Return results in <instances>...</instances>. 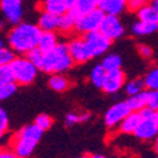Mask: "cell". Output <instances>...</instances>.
Here are the masks:
<instances>
[{"label": "cell", "mask_w": 158, "mask_h": 158, "mask_svg": "<svg viewBox=\"0 0 158 158\" xmlns=\"http://www.w3.org/2000/svg\"><path fill=\"white\" fill-rule=\"evenodd\" d=\"M90 114L89 113H81V114H77V113H69L66 115V125L67 127H71V125H75V124H78V123H84V122H87L90 119Z\"/></svg>", "instance_id": "obj_27"}, {"label": "cell", "mask_w": 158, "mask_h": 158, "mask_svg": "<svg viewBox=\"0 0 158 158\" xmlns=\"http://www.w3.org/2000/svg\"><path fill=\"white\" fill-rule=\"evenodd\" d=\"M17 91V82L10 81L0 86V100H5L13 96Z\"/></svg>", "instance_id": "obj_29"}, {"label": "cell", "mask_w": 158, "mask_h": 158, "mask_svg": "<svg viewBox=\"0 0 158 158\" xmlns=\"http://www.w3.org/2000/svg\"><path fill=\"white\" fill-rule=\"evenodd\" d=\"M104 17H105V13L99 8L90 10L76 19V31L80 32L81 34L99 31Z\"/></svg>", "instance_id": "obj_6"}, {"label": "cell", "mask_w": 158, "mask_h": 158, "mask_svg": "<svg viewBox=\"0 0 158 158\" xmlns=\"http://www.w3.org/2000/svg\"><path fill=\"white\" fill-rule=\"evenodd\" d=\"M13 80L17 85H31L37 77L39 69L25 56L15 57L10 63Z\"/></svg>", "instance_id": "obj_4"}, {"label": "cell", "mask_w": 158, "mask_h": 158, "mask_svg": "<svg viewBox=\"0 0 158 158\" xmlns=\"http://www.w3.org/2000/svg\"><path fill=\"white\" fill-rule=\"evenodd\" d=\"M57 41H58L57 35H56V33L53 31H42L37 47L42 52H48V51H51L52 48H55L58 44Z\"/></svg>", "instance_id": "obj_18"}, {"label": "cell", "mask_w": 158, "mask_h": 158, "mask_svg": "<svg viewBox=\"0 0 158 158\" xmlns=\"http://www.w3.org/2000/svg\"><path fill=\"white\" fill-rule=\"evenodd\" d=\"M157 122H158V110H157Z\"/></svg>", "instance_id": "obj_43"}, {"label": "cell", "mask_w": 158, "mask_h": 158, "mask_svg": "<svg viewBox=\"0 0 158 158\" xmlns=\"http://www.w3.org/2000/svg\"><path fill=\"white\" fill-rule=\"evenodd\" d=\"M98 8L101 9L105 14L119 15L125 10L127 2L125 0H99Z\"/></svg>", "instance_id": "obj_13"}, {"label": "cell", "mask_w": 158, "mask_h": 158, "mask_svg": "<svg viewBox=\"0 0 158 158\" xmlns=\"http://www.w3.org/2000/svg\"><path fill=\"white\" fill-rule=\"evenodd\" d=\"M124 89L128 96L139 94L146 89V85H144V80L142 78H134V80H130L127 84H124Z\"/></svg>", "instance_id": "obj_26"}, {"label": "cell", "mask_w": 158, "mask_h": 158, "mask_svg": "<svg viewBox=\"0 0 158 158\" xmlns=\"http://www.w3.org/2000/svg\"><path fill=\"white\" fill-rule=\"evenodd\" d=\"M42 134L43 130L38 128L35 124L22 128L13 137L11 140V149L14 151L15 157H20V158L29 157L37 148L39 140L42 138Z\"/></svg>", "instance_id": "obj_3"}, {"label": "cell", "mask_w": 158, "mask_h": 158, "mask_svg": "<svg viewBox=\"0 0 158 158\" xmlns=\"http://www.w3.org/2000/svg\"><path fill=\"white\" fill-rule=\"evenodd\" d=\"M8 128H9V118H8L6 113L0 108V130L5 133Z\"/></svg>", "instance_id": "obj_37"}, {"label": "cell", "mask_w": 158, "mask_h": 158, "mask_svg": "<svg viewBox=\"0 0 158 158\" xmlns=\"http://www.w3.org/2000/svg\"><path fill=\"white\" fill-rule=\"evenodd\" d=\"M139 120H140L139 113L138 111H130L119 124V130L124 134H133L138 127V124H139Z\"/></svg>", "instance_id": "obj_14"}, {"label": "cell", "mask_w": 158, "mask_h": 158, "mask_svg": "<svg viewBox=\"0 0 158 158\" xmlns=\"http://www.w3.org/2000/svg\"><path fill=\"white\" fill-rule=\"evenodd\" d=\"M148 101H149V90L147 91L143 90L139 94L129 96V99L127 100L131 111H139L140 109L148 106Z\"/></svg>", "instance_id": "obj_19"}, {"label": "cell", "mask_w": 158, "mask_h": 158, "mask_svg": "<svg viewBox=\"0 0 158 158\" xmlns=\"http://www.w3.org/2000/svg\"><path fill=\"white\" fill-rule=\"evenodd\" d=\"M42 8L46 11L53 13L56 15H61L70 10V4L67 0H43Z\"/></svg>", "instance_id": "obj_15"}, {"label": "cell", "mask_w": 158, "mask_h": 158, "mask_svg": "<svg viewBox=\"0 0 158 158\" xmlns=\"http://www.w3.org/2000/svg\"><path fill=\"white\" fill-rule=\"evenodd\" d=\"M75 64L67 44H57L48 52H43L39 70L46 73H63Z\"/></svg>", "instance_id": "obj_2"}, {"label": "cell", "mask_w": 158, "mask_h": 158, "mask_svg": "<svg viewBox=\"0 0 158 158\" xmlns=\"http://www.w3.org/2000/svg\"><path fill=\"white\" fill-rule=\"evenodd\" d=\"M52 123H53V120H52V118H51L49 115H47V114L38 115V116L35 118V122H34V124H35L38 128H41L43 131L47 130V129H49L51 125H52Z\"/></svg>", "instance_id": "obj_31"}, {"label": "cell", "mask_w": 158, "mask_h": 158, "mask_svg": "<svg viewBox=\"0 0 158 158\" xmlns=\"http://www.w3.org/2000/svg\"><path fill=\"white\" fill-rule=\"evenodd\" d=\"M101 66L105 69V71H114L122 69V57L118 56L115 53H110L108 56H105L101 61Z\"/></svg>", "instance_id": "obj_24"}, {"label": "cell", "mask_w": 158, "mask_h": 158, "mask_svg": "<svg viewBox=\"0 0 158 158\" xmlns=\"http://www.w3.org/2000/svg\"><path fill=\"white\" fill-rule=\"evenodd\" d=\"M151 4H152L156 9H158V0H151Z\"/></svg>", "instance_id": "obj_40"}, {"label": "cell", "mask_w": 158, "mask_h": 158, "mask_svg": "<svg viewBox=\"0 0 158 158\" xmlns=\"http://www.w3.org/2000/svg\"><path fill=\"white\" fill-rule=\"evenodd\" d=\"M146 4H147V0H129V2H127V8L129 10L137 11Z\"/></svg>", "instance_id": "obj_36"}, {"label": "cell", "mask_w": 158, "mask_h": 158, "mask_svg": "<svg viewBox=\"0 0 158 158\" xmlns=\"http://www.w3.org/2000/svg\"><path fill=\"white\" fill-rule=\"evenodd\" d=\"M98 2L99 0H76L70 11L76 18H78L80 15L85 14V13L98 8Z\"/></svg>", "instance_id": "obj_20"}, {"label": "cell", "mask_w": 158, "mask_h": 158, "mask_svg": "<svg viewBox=\"0 0 158 158\" xmlns=\"http://www.w3.org/2000/svg\"><path fill=\"white\" fill-rule=\"evenodd\" d=\"M48 85L56 93H63V91H66L70 87V81L62 73H52V76L48 80Z\"/></svg>", "instance_id": "obj_22"}, {"label": "cell", "mask_w": 158, "mask_h": 158, "mask_svg": "<svg viewBox=\"0 0 158 158\" xmlns=\"http://www.w3.org/2000/svg\"><path fill=\"white\" fill-rule=\"evenodd\" d=\"M2 46H5V44H4V41H3V39L0 38V47H2Z\"/></svg>", "instance_id": "obj_41"}, {"label": "cell", "mask_w": 158, "mask_h": 158, "mask_svg": "<svg viewBox=\"0 0 158 158\" xmlns=\"http://www.w3.org/2000/svg\"><path fill=\"white\" fill-rule=\"evenodd\" d=\"M15 153L11 148H0V158H14Z\"/></svg>", "instance_id": "obj_38"}, {"label": "cell", "mask_w": 158, "mask_h": 158, "mask_svg": "<svg viewBox=\"0 0 158 158\" xmlns=\"http://www.w3.org/2000/svg\"><path fill=\"white\" fill-rule=\"evenodd\" d=\"M10 81H14L13 80L10 64H0V86Z\"/></svg>", "instance_id": "obj_32"}, {"label": "cell", "mask_w": 158, "mask_h": 158, "mask_svg": "<svg viewBox=\"0 0 158 158\" xmlns=\"http://www.w3.org/2000/svg\"><path fill=\"white\" fill-rule=\"evenodd\" d=\"M156 140H154V152L158 154V134L156 135V138H154Z\"/></svg>", "instance_id": "obj_39"}, {"label": "cell", "mask_w": 158, "mask_h": 158, "mask_svg": "<svg viewBox=\"0 0 158 158\" xmlns=\"http://www.w3.org/2000/svg\"><path fill=\"white\" fill-rule=\"evenodd\" d=\"M25 56H27V57L37 66V67L39 69V66H41L42 60H43V52H42L41 49H39L38 47H35L34 49H32L31 52H28V53L25 55Z\"/></svg>", "instance_id": "obj_33"}, {"label": "cell", "mask_w": 158, "mask_h": 158, "mask_svg": "<svg viewBox=\"0 0 158 158\" xmlns=\"http://www.w3.org/2000/svg\"><path fill=\"white\" fill-rule=\"evenodd\" d=\"M131 111L129 104L127 101H122V102H116L114 104L111 108L108 109V111L105 113L104 120L108 128H116L119 127V124L122 123V120Z\"/></svg>", "instance_id": "obj_9"}, {"label": "cell", "mask_w": 158, "mask_h": 158, "mask_svg": "<svg viewBox=\"0 0 158 158\" xmlns=\"http://www.w3.org/2000/svg\"><path fill=\"white\" fill-rule=\"evenodd\" d=\"M41 28L38 24L32 23H17L8 34V44L18 55H27L28 52L38 46Z\"/></svg>", "instance_id": "obj_1"}, {"label": "cell", "mask_w": 158, "mask_h": 158, "mask_svg": "<svg viewBox=\"0 0 158 158\" xmlns=\"http://www.w3.org/2000/svg\"><path fill=\"white\" fill-rule=\"evenodd\" d=\"M99 31L105 37H108L110 41L119 39L125 33L124 25L120 22V19L118 18V15H113V14H105Z\"/></svg>", "instance_id": "obj_8"}, {"label": "cell", "mask_w": 158, "mask_h": 158, "mask_svg": "<svg viewBox=\"0 0 158 158\" xmlns=\"http://www.w3.org/2000/svg\"><path fill=\"white\" fill-rule=\"evenodd\" d=\"M105 76H106V71L102 67L101 64H98L95 67L91 70V73H90V81L93 82L94 86L101 89L102 86V82L105 80Z\"/></svg>", "instance_id": "obj_25"}, {"label": "cell", "mask_w": 158, "mask_h": 158, "mask_svg": "<svg viewBox=\"0 0 158 158\" xmlns=\"http://www.w3.org/2000/svg\"><path fill=\"white\" fill-rule=\"evenodd\" d=\"M143 80H144V85H146L147 90H151V91L157 90L158 89V67L152 69Z\"/></svg>", "instance_id": "obj_28"}, {"label": "cell", "mask_w": 158, "mask_h": 158, "mask_svg": "<svg viewBox=\"0 0 158 158\" xmlns=\"http://www.w3.org/2000/svg\"><path fill=\"white\" fill-rule=\"evenodd\" d=\"M148 106H151L154 110H158V89L157 90H149V101Z\"/></svg>", "instance_id": "obj_35"}, {"label": "cell", "mask_w": 158, "mask_h": 158, "mask_svg": "<svg viewBox=\"0 0 158 158\" xmlns=\"http://www.w3.org/2000/svg\"><path fill=\"white\" fill-rule=\"evenodd\" d=\"M124 84H125V75L122 71V69H119L106 72L101 89L106 94H115L122 87H124Z\"/></svg>", "instance_id": "obj_12"}, {"label": "cell", "mask_w": 158, "mask_h": 158, "mask_svg": "<svg viewBox=\"0 0 158 158\" xmlns=\"http://www.w3.org/2000/svg\"><path fill=\"white\" fill-rule=\"evenodd\" d=\"M15 58L14 51L5 46L0 47V64H10L11 61Z\"/></svg>", "instance_id": "obj_30"}, {"label": "cell", "mask_w": 158, "mask_h": 158, "mask_svg": "<svg viewBox=\"0 0 158 158\" xmlns=\"http://www.w3.org/2000/svg\"><path fill=\"white\" fill-rule=\"evenodd\" d=\"M57 25H58V15L43 10L38 19V27L41 28V31H53L55 32L57 31Z\"/></svg>", "instance_id": "obj_16"}, {"label": "cell", "mask_w": 158, "mask_h": 158, "mask_svg": "<svg viewBox=\"0 0 158 158\" xmlns=\"http://www.w3.org/2000/svg\"><path fill=\"white\" fill-rule=\"evenodd\" d=\"M157 31H158V24L144 22V20H138L131 25V32H133L135 35H139V37L153 34Z\"/></svg>", "instance_id": "obj_21"}, {"label": "cell", "mask_w": 158, "mask_h": 158, "mask_svg": "<svg viewBox=\"0 0 158 158\" xmlns=\"http://www.w3.org/2000/svg\"><path fill=\"white\" fill-rule=\"evenodd\" d=\"M140 120L134 131V135L144 142H148L156 138L158 134V122H157V110L151 106H146L139 111Z\"/></svg>", "instance_id": "obj_5"}, {"label": "cell", "mask_w": 158, "mask_h": 158, "mask_svg": "<svg viewBox=\"0 0 158 158\" xmlns=\"http://www.w3.org/2000/svg\"><path fill=\"white\" fill-rule=\"evenodd\" d=\"M137 13H138V19L139 20L158 24V9H156L152 4L143 5L139 10H137Z\"/></svg>", "instance_id": "obj_23"}, {"label": "cell", "mask_w": 158, "mask_h": 158, "mask_svg": "<svg viewBox=\"0 0 158 158\" xmlns=\"http://www.w3.org/2000/svg\"><path fill=\"white\" fill-rule=\"evenodd\" d=\"M76 17L69 10L63 13V14L58 15V25H57V31L61 33H71L76 29Z\"/></svg>", "instance_id": "obj_17"}, {"label": "cell", "mask_w": 158, "mask_h": 158, "mask_svg": "<svg viewBox=\"0 0 158 158\" xmlns=\"http://www.w3.org/2000/svg\"><path fill=\"white\" fill-rule=\"evenodd\" d=\"M67 47H69L70 55L75 63H85V62L90 61L91 58H94L93 55H91V52L87 48V44L85 42L84 37L72 39L67 44Z\"/></svg>", "instance_id": "obj_10"}, {"label": "cell", "mask_w": 158, "mask_h": 158, "mask_svg": "<svg viewBox=\"0 0 158 158\" xmlns=\"http://www.w3.org/2000/svg\"><path fill=\"white\" fill-rule=\"evenodd\" d=\"M138 53L142 58L149 60L153 56V49H152V47H149L147 44H139L138 46Z\"/></svg>", "instance_id": "obj_34"}, {"label": "cell", "mask_w": 158, "mask_h": 158, "mask_svg": "<svg viewBox=\"0 0 158 158\" xmlns=\"http://www.w3.org/2000/svg\"><path fill=\"white\" fill-rule=\"evenodd\" d=\"M125 2H129V0H125Z\"/></svg>", "instance_id": "obj_44"}, {"label": "cell", "mask_w": 158, "mask_h": 158, "mask_svg": "<svg viewBox=\"0 0 158 158\" xmlns=\"http://www.w3.org/2000/svg\"><path fill=\"white\" fill-rule=\"evenodd\" d=\"M84 39L87 44L89 51L91 52L93 57H99L101 55H104L106 51H109L111 42L108 37H105L100 31H95V32H90L84 34Z\"/></svg>", "instance_id": "obj_7"}, {"label": "cell", "mask_w": 158, "mask_h": 158, "mask_svg": "<svg viewBox=\"0 0 158 158\" xmlns=\"http://www.w3.org/2000/svg\"><path fill=\"white\" fill-rule=\"evenodd\" d=\"M3 134H4V131H2V130H0V139L3 138Z\"/></svg>", "instance_id": "obj_42"}, {"label": "cell", "mask_w": 158, "mask_h": 158, "mask_svg": "<svg viewBox=\"0 0 158 158\" xmlns=\"http://www.w3.org/2000/svg\"><path fill=\"white\" fill-rule=\"evenodd\" d=\"M0 9L11 24H17L23 18V0H0Z\"/></svg>", "instance_id": "obj_11"}]
</instances>
